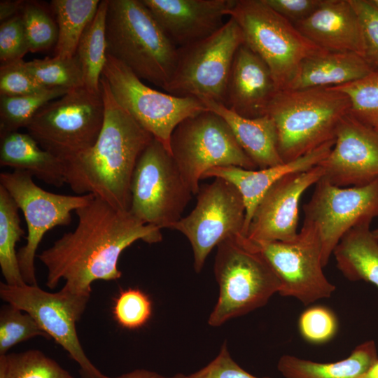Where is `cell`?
<instances>
[{
    "label": "cell",
    "instance_id": "6da1fadb",
    "mask_svg": "<svg viewBox=\"0 0 378 378\" xmlns=\"http://www.w3.org/2000/svg\"><path fill=\"white\" fill-rule=\"evenodd\" d=\"M75 212L78 222L74 230L36 255L47 270L50 289L64 279L71 289L91 293L94 281L121 277L118 262L125 248L139 240L154 244L162 239L160 228L96 197Z\"/></svg>",
    "mask_w": 378,
    "mask_h": 378
},
{
    "label": "cell",
    "instance_id": "7a4b0ae2",
    "mask_svg": "<svg viewBox=\"0 0 378 378\" xmlns=\"http://www.w3.org/2000/svg\"><path fill=\"white\" fill-rule=\"evenodd\" d=\"M103 126L95 144L65 161L66 183L77 195H92L113 207L129 211L130 183L137 160L153 139L115 99L102 76Z\"/></svg>",
    "mask_w": 378,
    "mask_h": 378
},
{
    "label": "cell",
    "instance_id": "3957f363",
    "mask_svg": "<svg viewBox=\"0 0 378 378\" xmlns=\"http://www.w3.org/2000/svg\"><path fill=\"white\" fill-rule=\"evenodd\" d=\"M106 38L107 54L164 90L175 69L178 48L141 0H108Z\"/></svg>",
    "mask_w": 378,
    "mask_h": 378
},
{
    "label": "cell",
    "instance_id": "277c9868",
    "mask_svg": "<svg viewBox=\"0 0 378 378\" xmlns=\"http://www.w3.org/2000/svg\"><path fill=\"white\" fill-rule=\"evenodd\" d=\"M351 108L347 95L334 87L278 90L266 115L275 124L284 162L334 139L340 122Z\"/></svg>",
    "mask_w": 378,
    "mask_h": 378
},
{
    "label": "cell",
    "instance_id": "5b68a950",
    "mask_svg": "<svg viewBox=\"0 0 378 378\" xmlns=\"http://www.w3.org/2000/svg\"><path fill=\"white\" fill-rule=\"evenodd\" d=\"M214 274L219 295L208 319L213 327L263 307L281 287L267 259L242 234L217 246Z\"/></svg>",
    "mask_w": 378,
    "mask_h": 378
},
{
    "label": "cell",
    "instance_id": "8992f818",
    "mask_svg": "<svg viewBox=\"0 0 378 378\" xmlns=\"http://www.w3.org/2000/svg\"><path fill=\"white\" fill-rule=\"evenodd\" d=\"M246 43L270 68L278 90L285 89L307 57L325 51L264 0H234L226 12Z\"/></svg>",
    "mask_w": 378,
    "mask_h": 378
},
{
    "label": "cell",
    "instance_id": "52a82bcc",
    "mask_svg": "<svg viewBox=\"0 0 378 378\" xmlns=\"http://www.w3.org/2000/svg\"><path fill=\"white\" fill-rule=\"evenodd\" d=\"M104 113L102 93L83 86L43 106L26 129L42 148L64 162L95 144Z\"/></svg>",
    "mask_w": 378,
    "mask_h": 378
},
{
    "label": "cell",
    "instance_id": "ba28073f",
    "mask_svg": "<svg viewBox=\"0 0 378 378\" xmlns=\"http://www.w3.org/2000/svg\"><path fill=\"white\" fill-rule=\"evenodd\" d=\"M171 154L187 186L194 195L199 182L209 169L236 166L256 170L226 121L206 110L181 122L170 139Z\"/></svg>",
    "mask_w": 378,
    "mask_h": 378
},
{
    "label": "cell",
    "instance_id": "9c48e42d",
    "mask_svg": "<svg viewBox=\"0 0 378 378\" xmlns=\"http://www.w3.org/2000/svg\"><path fill=\"white\" fill-rule=\"evenodd\" d=\"M242 31L232 18L209 37L178 47L175 69L164 88L178 97L207 99L224 104L227 81Z\"/></svg>",
    "mask_w": 378,
    "mask_h": 378
},
{
    "label": "cell",
    "instance_id": "30bf717a",
    "mask_svg": "<svg viewBox=\"0 0 378 378\" xmlns=\"http://www.w3.org/2000/svg\"><path fill=\"white\" fill-rule=\"evenodd\" d=\"M192 194L172 154L153 138L134 169L129 212L144 224L172 229Z\"/></svg>",
    "mask_w": 378,
    "mask_h": 378
},
{
    "label": "cell",
    "instance_id": "8fae6325",
    "mask_svg": "<svg viewBox=\"0 0 378 378\" xmlns=\"http://www.w3.org/2000/svg\"><path fill=\"white\" fill-rule=\"evenodd\" d=\"M91 293L77 291L64 285L57 292L42 290L38 285L10 286L0 283V298L29 314L48 334L79 365L81 378H106L86 356L76 330Z\"/></svg>",
    "mask_w": 378,
    "mask_h": 378
},
{
    "label": "cell",
    "instance_id": "7c38bea8",
    "mask_svg": "<svg viewBox=\"0 0 378 378\" xmlns=\"http://www.w3.org/2000/svg\"><path fill=\"white\" fill-rule=\"evenodd\" d=\"M102 76L117 102L170 153V139L177 125L186 118L207 110L197 98L174 96L146 85L108 54Z\"/></svg>",
    "mask_w": 378,
    "mask_h": 378
},
{
    "label": "cell",
    "instance_id": "4fadbf2b",
    "mask_svg": "<svg viewBox=\"0 0 378 378\" xmlns=\"http://www.w3.org/2000/svg\"><path fill=\"white\" fill-rule=\"evenodd\" d=\"M5 188L24 215L27 227V242L18 251L20 270L27 284L38 285L34 260L45 234L57 226L69 225L71 212L88 204L92 195H66L46 191L37 186L33 176L15 169L0 174Z\"/></svg>",
    "mask_w": 378,
    "mask_h": 378
},
{
    "label": "cell",
    "instance_id": "5bb4252c",
    "mask_svg": "<svg viewBox=\"0 0 378 378\" xmlns=\"http://www.w3.org/2000/svg\"><path fill=\"white\" fill-rule=\"evenodd\" d=\"M253 244L277 275L281 296L295 298L307 306L335 292V286L323 272L321 240L314 223L304 220L293 240Z\"/></svg>",
    "mask_w": 378,
    "mask_h": 378
},
{
    "label": "cell",
    "instance_id": "9a60e30c",
    "mask_svg": "<svg viewBox=\"0 0 378 378\" xmlns=\"http://www.w3.org/2000/svg\"><path fill=\"white\" fill-rule=\"evenodd\" d=\"M245 214L242 197L230 182L215 178L211 183L200 187L195 207L172 228L189 240L196 272H200L215 246L242 234Z\"/></svg>",
    "mask_w": 378,
    "mask_h": 378
},
{
    "label": "cell",
    "instance_id": "2e32d148",
    "mask_svg": "<svg viewBox=\"0 0 378 378\" xmlns=\"http://www.w3.org/2000/svg\"><path fill=\"white\" fill-rule=\"evenodd\" d=\"M303 209L304 220L318 229L325 267L347 231L363 220L378 216V178L365 185L342 188L321 178Z\"/></svg>",
    "mask_w": 378,
    "mask_h": 378
},
{
    "label": "cell",
    "instance_id": "e0dca14e",
    "mask_svg": "<svg viewBox=\"0 0 378 378\" xmlns=\"http://www.w3.org/2000/svg\"><path fill=\"white\" fill-rule=\"evenodd\" d=\"M322 178L338 186H357L378 178V131L347 114L340 122L335 144L319 164Z\"/></svg>",
    "mask_w": 378,
    "mask_h": 378
},
{
    "label": "cell",
    "instance_id": "ac0fdd59",
    "mask_svg": "<svg viewBox=\"0 0 378 378\" xmlns=\"http://www.w3.org/2000/svg\"><path fill=\"white\" fill-rule=\"evenodd\" d=\"M323 176L318 164L288 174L274 183L258 203L246 237L253 243L288 241L298 235L300 197Z\"/></svg>",
    "mask_w": 378,
    "mask_h": 378
},
{
    "label": "cell",
    "instance_id": "d6986e66",
    "mask_svg": "<svg viewBox=\"0 0 378 378\" xmlns=\"http://www.w3.org/2000/svg\"><path fill=\"white\" fill-rule=\"evenodd\" d=\"M177 47L204 39L220 29L234 0H141Z\"/></svg>",
    "mask_w": 378,
    "mask_h": 378
},
{
    "label": "cell",
    "instance_id": "ffe728a7",
    "mask_svg": "<svg viewBox=\"0 0 378 378\" xmlns=\"http://www.w3.org/2000/svg\"><path fill=\"white\" fill-rule=\"evenodd\" d=\"M277 91L267 64L246 43L241 45L234 57L223 105L242 117H261Z\"/></svg>",
    "mask_w": 378,
    "mask_h": 378
},
{
    "label": "cell",
    "instance_id": "44dd1931",
    "mask_svg": "<svg viewBox=\"0 0 378 378\" xmlns=\"http://www.w3.org/2000/svg\"><path fill=\"white\" fill-rule=\"evenodd\" d=\"M293 24L325 51L354 52L364 57L360 23L349 0H322L309 18Z\"/></svg>",
    "mask_w": 378,
    "mask_h": 378
},
{
    "label": "cell",
    "instance_id": "7402d4cb",
    "mask_svg": "<svg viewBox=\"0 0 378 378\" xmlns=\"http://www.w3.org/2000/svg\"><path fill=\"white\" fill-rule=\"evenodd\" d=\"M334 144L335 139L293 161L259 170H249L231 165L214 167L205 172L202 179L220 178L237 189L245 206L242 234L246 236L254 211L268 189L288 174L307 171L318 165L329 155Z\"/></svg>",
    "mask_w": 378,
    "mask_h": 378
},
{
    "label": "cell",
    "instance_id": "603a6c76",
    "mask_svg": "<svg viewBox=\"0 0 378 378\" xmlns=\"http://www.w3.org/2000/svg\"><path fill=\"white\" fill-rule=\"evenodd\" d=\"M207 110L221 116L228 124L239 146L255 164L262 169L284 164L278 150L275 124L265 115L255 118L242 117L223 104L200 99Z\"/></svg>",
    "mask_w": 378,
    "mask_h": 378
},
{
    "label": "cell",
    "instance_id": "cb8c5ba5",
    "mask_svg": "<svg viewBox=\"0 0 378 378\" xmlns=\"http://www.w3.org/2000/svg\"><path fill=\"white\" fill-rule=\"evenodd\" d=\"M373 70L365 59L356 53L323 51L305 58L285 89L342 85Z\"/></svg>",
    "mask_w": 378,
    "mask_h": 378
},
{
    "label": "cell",
    "instance_id": "d4e9b609",
    "mask_svg": "<svg viewBox=\"0 0 378 378\" xmlns=\"http://www.w3.org/2000/svg\"><path fill=\"white\" fill-rule=\"evenodd\" d=\"M0 138L1 167L27 172L55 187L66 183L64 162L42 148L29 134L16 131Z\"/></svg>",
    "mask_w": 378,
    "mask_h": 378
},
{
    "label": "cell",
    "instance_id": "484cf974",
    "mask_svg": "<svg viewBox=\"0 0 378 378\" xmlns=\"http://www.w3.org/2000/svg\"><path fill=\"white\" fill-rule=\"evenodd\" d=\"M371 221L363 220L347 231L332 254L346 279L365 281L378 288V239L370 230Z\"/></svg>",
    "mask_w": 378,
    "mask_h": 378
},
{
    "label": "cell",
    "instance_id": "4316f807",
    "mask_svg": "<svg viewBox=\"0 0 378 378\" xmlns=\"http://www.w3.org/2000/svg\"><path fill=\"white\" fill-rule=\"evenodd\" d=\"M377 360L376 343L368 340L356 346L346 358L333 363L284 355L277 369L284 378H360Z\"/></svg>",
    "mask_w": 378,
    "mask_h": 378
},
{
    "label": "cell",
    "instance_id": "83f0119b",
    "mask_svg": "<svg viewBox=\"0 0 378 378\" xmlns=\"http://www.w3.org/2000/svg\"><path fill=\"white\" fill-rule=\"evenodd\" d=\"M99 0H53L58 36L55 56L66 58L76 55L79 41L98 9Z\"/></svg>",
    "mask_w": 378,
    "mask_h": 378
},
{
    "label": "cell",
    "instance_id": "f1b7e54d",
    "mask_svg": "<svg viewBox=\"0 0 378 378\" xmlns=\"http://www.w3.org/2000/svg\"><path fill=\"white\" fill-rule=\"evenodd\" d=\"M108 0L100 1L97 13L83 32L76 52L83 73L84 86L100 93V79L106 61V18Z\"/></svg>",
    "mask_w": 378,
    "mask_h": 378
},
{
    "label": "cell",
    "instance_id": "f546056e",
    "mask_svg": "<svg viewBox=\"0 0 378 378\" xmlns=\"http://www.w3.org/2000/svg\"><path fill=\"white\" fill-rule=\"evenodd\" d=\"M19 209L8 192L0 185V267L8 285L23 286L24 282L18 263L16 244L24 232L20 225Z\"/></svg>",
    "mask_w": 378,
    "mask_h": 378
},
{
    "label": "cell",
    "instance_id": "4dcf8cb0",
    "mask_svg": "<svg viewBox=\"0 0 378 378\" xmlns=\"http://www.w3.org/2000/svg\"><path fill=\"white\" fill-rule=\"evenodd\" d=\"M69 90L48 88L43 92L20 96L0 97V136L25 127L36 113L46 104L56 99Z\"/></svg>",
    "mask_w": 378,
    "mask_h": 378
},
{
    "label": "cell",
    "instance_id": "1f68e13d",
    "mask_svg": "<svg viewBox=\"0 0 378 378\" xmlns=\"http://www.w3.org/2000/svg\"><path fill=\"white\" fill-rule=\"evenodd\" d=\"M0 378H74L54 359L37 349L0 355Z\"/></svg>",
    "mask_w": 378,
    "mask_h": 378
},
{
    "label": "cell",
    "instance_id": "d6a6232c",
    "mask_svg": "<svg viewBox=\"0 0 378 378\" xmlns=\"http://www.w3.org/2000/svg\"><path fill=\"white\" fill-rule=\"evenodd\" d=\"M27 71L42 85L68 90L84 86L83 73L75 55L72 57H45L24 62Z\"/></svg>",
    "mask_w": 378,
    "mask_h": 378
},
{
    "label": "cell",
    "instance_id": "836d02e7",
    "mask_svg": "<svg viewBox=\"0 0 378 378\" xmlns=\"http://www.w3.org/2000/svg\"><path fill=\"white\" fill-rule=\"evenodd\" d=\"M332 87L349 97L350 114L373 128L378 126V69L358 80Z\"/></svg>",
    "mask_w": 378,
    "mask_h": 378
},
{
    "label": "cell",
    "instance_id": "e575fe53",
    "mask_svg": "<svg viewBox=\"0 0 378 378\" xmlns=\"http://www.w3.org/2000/svg\"><path fill=\"white\" fill-rule=\"evenodd\" d=\"M36 337L50 339L27 312L10 304L1 307L0 355L7 354L16 344Z\"/></svg>",
    "mask_w": 378,
    "mask_h": 378
},
{
    "label": "cell",
    "instance_id": "d590c367",
    "mask_svg": "<svg viewBox=\"0 0 378 378\" xmlns=\"http://www.w3.org/2000/svg\"><path fill=\"white\" fill-rule=\"evenodd\" d=\"M21 15L29 52L46 51L55 46L58 36L56 21L41 4L25 2Z\"/></svg>",
    "mask_w": 378,
    "mask_h": 378
},
{
    "label": "cell",
    "instance_id": "8d00e7d4",
    "mask_svg": "<svg viewBox=\"0 0 378 378\" xmlns=\"http://www.w3.org/2000/svg\"><path fill=\"white\" fill-rule=\"evenodd\" d=\"M113 314L120 326L136 330L150 319L152 302L149 296L139 288L122 290L115 299Z\"/></svg>",
    "mask_w": 378,
    "mask_h": 378
},
{
    "label": "cell",
    "instance_id": "74e56055",
    "mask_svg": "<svg viewBox=\"0 0 378 378\" xmlns=\"http://www.w3.org/2000/svg\"><path fill=\"white\" fill-rule=\"evenodd\" d=\"M338 326L336 314L323 305L307 308L298 319L301 337L312 344H323L332 340L338 331Z\"/></svg>",
    "mask_w": 378,
    "mask_h": 378
},
{
    "label": "cell",
    "instance_id": "f35d334b",
    "mask_svg": "<svg viewBox=\"0 0 378 378\" xmlns=\"http://www.w3.org/2000/svg\"><path fill=\"white\" fill-rule=\"evenodd\" d=\"M48 89L39 83L26 69L23 59L1 64L0 95L20 96Z\"/></svg>",
    "mask_w": 378,
    "mask_h": 378
},
{
    "label": "cell",
    "instance_id": "ab89813d",
    "mask_svg": "<svg viewBox=\"0 0 378 378\" xmlns=\"http://www.w3.org/2000/svg\"><path fill=\"white\" fill-rule=\"evenodd\" d=\"M29 52L21 12L0 24L1 64L22 59Z\"/></svg>",
    "mask_w": 378,
    "mask_h": 378
},
{
    "label": "cell",
    "instance_id": "60d3db41",
    "mask_svg": "<svg viewBox=\"0 0 378 378\" xmlns=\"http://www.w3.org/2000/svg\"><path fill=\"white\" fill-rule=\"evenodd\" d=\"M362 29L364 58L371 67L378 69V8L370 0H349Z\"/></svg>",
    "mask_w": 378,
    "mask_h": 378
},
{
    "label": "cell",
    "instance_id": "b9f144b4",
    "mask_svg": "<svg viewBox=\"0 0 378 378\" xmlns=\"http://www.w3.org/2000/svg\"><path fill=\"white\" fill-rule=\"evenodd\" d=\"M188 378H271L258 377L243 369L231 357L225 342L217 356L204 368L188 375Z\"/></svg>",
    "mask_w": 378,
    "mask_h": 378
},
{
    "label": "cell",
    "instance_id": "7bdbcfd3",
    "mask_svg": "<svg viewBox=\"0 0 378 378\" xmlns=\"http://www.w3.org/2000/svg\"><path fill=\"white\" fill-rule=\"evenodd\" d=\"M273 10L295 24L309 18L322 0H264Z\"/></svg>",
    "mask_w": 378,
    "mask_h": 378
},
{
    "label": "cell",
    "instance_id": "ee69618b",
    "mask_svg": "<svg viewBox=\"0 0 378 378\" xmlns=\"http://www.w3.org/2000/svg\"><path fill=\"white\" fill-rule=\"evenodd\" d=\"M25 2L21 0H1L0 1L1 22L19 14L23 8Z\"/></svg>",
    "mask_w": 378,
    "mask_h": 378
},
{
    "label": "cell",
    "instance_id": "f6af8a7d",
    "mask_svg": "<svg viewBox=\"0 0 378 378\" xmlns=\"http://www.w3.org/2000/svg\"><path fill=\"white\" fill-rule=\"evenodd\" d=\"M106 378H188V375L177 374L171 377H166L156 372L146 369H136L131 372L122 374L120 376L111 377L106 376Z\"/></svg>",
    "mask_w": 378,
    "mask_h": 378
},
{
    "label": "cell",
    "instance_id": "bcb514c9",
    "mask_svg": "<svg viewBox=\"0 0 378 378\" xmlns=\"http://www.w3.org/2000/svg\"><path fill=\"white\" fill-rule=\"evenodd\" d=\"M360 378H378V360L372 365Z\"/></svg>",
    "mask_w": 378,
    "mask_h": 378
},
{
    "label": "cell",
    "instance_id": "7dc6e473",
    "mask_svg": "<svg viewBox=\"0 0 378 378\" xmlns=\"http://www.w3.org/2000/svg\"><path fill=\"white\" fill-rule=\"evenodd\" d=\"M374 235L378 239V228L372 231Z\"/></svg>",
    "mask_w": 378,
    "mask_h": 378
},
{
    "label": "cell",
    "instance_id": "c3c4849f",
    "mask_svg": "<svg viewBox=\"0 0 378 378\" xmlns=\"http://www.w3.org/2000/svg\"><path fill=\"white\" fill-rule=\"evenodd\" d=\"M370 1L378 8V0H370Z\"/></svg>",
    "mask_w": 378,
    "mask_h": 378
},
{
    "label": "cell",
    "instance_id": "681fc988",
    "mask_svg": "<svg viewBox=\"0 0 378 378\" xmlns=\"http://www.w3.org/2000/svg\"><path fill=\"white\" fill-rule=\"evenodd\" d=\"M374 129H375L376 130L378 131V126H377L376 127H374Z\"/></svg>",
    "mask_w": 378,
    "mask_h": 378
}]
</instances>
